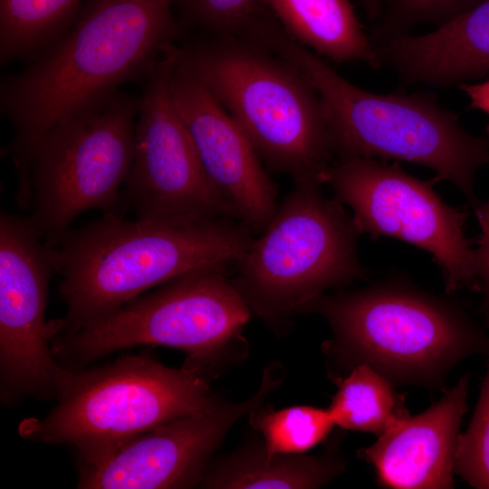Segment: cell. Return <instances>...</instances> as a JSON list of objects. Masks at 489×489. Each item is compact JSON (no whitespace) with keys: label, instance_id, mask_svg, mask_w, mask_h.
Returning a JSON list of instances; mask_svg holds the SVG:
<instances>
[{"label":"cell","instance_id":"obj_1","mask_svg":"<svg viewBox=\"0 0 489 489\" xmlns=\"http://www.w3.org/2000/svg\"><path fill=\"white\" fill-rule=\"evenodd\" d=\"M174 0H87L72 25L35 62L0 86L2 114L14 129L2 149L29 187L35 149L55 125L108 101L126 82L146 81L178 35Z\"/></svg>","mask_w":489,"mask_h":489},{"label":"cell","instance_id":"obj_2","mask_svg":"<svg viewBox=\"0 0 489 489\" xmlns=\"http://www.w3.org/2000/svg\"><path fill=\"white\" fill-rule=\"evenodd\" d=\"M254 239L232 217L127 220L120 213L68 230L51 248L63 319L49 321L50 338L69 335L110 316L144 292L195 268L235 266Z\"/></svg>","mask_w":489,"mask_h":489},{"label":"cell","instance_id":"obj_3","mask_svg":"<svg viewBox=\"0 0 489 489\" xmlns=\"http://www.w3.org/2000/svg\"><path fill=\"white\" fill-rule=\"evenodd\" d=\"M302 313L327 321L332 339L323 350L339 366L366 364L395 385L438 388L459 362L489 354L487 328L462 302L432 294L403 274L320 294Z\"/></svg>","mask_w":489,"mask_h":489},{"label":"cell","instance_id":"obj_4","mask_svg":"<svg viewBox=\"0 0 489 489\" xmlns=\"http://www.w3.org/2000/svg\"><path fill=\"white\" fill-rule=\"evenodd\" d=\"M263 41L293 63L317 91L335 159L421 165L433 170L438 182L453 184L471 207L477 204L475 179L489 163V139L466 131L459 115L443 108L433 93L380 94L360 88L277 24L265 29Z\"/></svg>","mask_w":489,"mask_h":489},{"label":"cell","instance_id":"obj_5","mask_svg":"<svg viewBox=\"0 0 489 489\" xmlns=\"http://www.w3.org/2000/svg\"><path fill=\"white\" fill-rule=\"evenodd\" d=\"M228 112L272 171L293 182L322 178L335 160L321 99L290 61L249 36L171 44Z\"/></svg>","mask_w":489,"mask_h":489},{"label":"cell","instance_id":"obj_6","mask_svg":"<svg viewBox=\"0 0 489 489\" xmlns=\"http://www.w3.org/2000/svg\"><path fill=\"white\" fill-rule=\"evenodd\" d=\"M210 378L148 355H128L91 369L60 374L56 406L43 417L18 425L24 440L66 445L78 461H91L177 417L214 408Z\"/></svg>","mask_w":489,"mask_h":489},{"label":"cell","instance_id":"obj_7","mask_svg":"<svg viewBox=\"0 0 489 489\" xmlns=\"http://www.w3.org/2000/svg\"><path fill=\"white\" fill-rule=\"evenodd\" d=\"M321 184L297 181L265 230L235 264L232 282L252 313L276 332L302 305L331 289L369 277L358 255L352 215Z\"/></svg>","mask_w":489,"mask_h":489},{"label":"cell","instance_id":"obj_8","mask_svg":"<svg viewBox=\"0 0 489 489\" xmlns=\"http://www.w3.org/2000/svg\"><path fill=\"white\" fill-rule=\"evenodd\" d=\"M230 266L195 268L91 327L53 336V352L64 368L79 369L116 351L165 346L186 352L183 366L212 379L223 355L243 341L252 313L228 276Z\"/></svg>","mask_w":489,"mask_h":489},{"label":"cell","instance_id":"obj_9","mask_svg":"<svg viewBox=\"0 0 489 489\" xmlns=\"http://www.w3.org/2000/svg\"><path fill=\"white\" fill-rule=\"evenodd\" d=\"M140 98L117 91L101 106L62 121L41 139L30 168V216L54 247L90 209L120 213Z\"/></svg>","mask_w":489,"mask_h":489},{"label":"cell","instance_id":"obj_10","mask_svg":"<svg viewBox=\"0 0 489 489\" xmlns=\"http://www.w3.org/2000/svg\"><path fill=\"white\" fill-rule=\"evenodd\" d=\"M322 182L351 209L361 235L395 238L428 252L441 269L446 294L464 288L479 292L475 250L465 231L468 213L435 192V177L417 178L399 161L344 158L333 161Z\"/></svg>","mask_w":489,"mask_h":489},{"label":"cell","instance_id":"obj_11","mask_svg":"<svg viewBox=\"0 0 489 489\" xmlns=\"http://www.w3.org/2000/svg\"><path fill=\"white\" fill-rule=\"evenodd\" d=\"M172 64L167 45L146 79L123 202L139 219L235 218L214 191L175 106L169 86Z\"/></svg>","mask_w":489,"mask_h":489},{"label":"cell","instance_id":"obj_12","mask_svg":"<svg viewBox=\"0 0 489 489\" xmlns=\"http://www.w3.org/2000/svg\"><path fill=\"white\" fill-rule=\"evenodd\" d=\"M55 273L51 247L30 216L0 215V400L50 398L63 366L54 356L45 320Z\"/></svg>","mask_w":489,"mask_h":489},{"label":"cell","instance_id":"obj_13","mask_svg":"<svg viewBox=\"0 0 489 489\" xmlns=\"http://www.w3.org/2000/svg\"><path fill=\"white\" fill-rule=\"evenodd\" d=\"M283 369L272 363L247 400L223 403L182 416L144 432L104 455L78 461L82 489H166L200 484L209 458L226 432L262 405L282 382Z\"/></svg>","mask_w":489,"mask_h":489},{"label":"cell","instance_id":"obj_14","mask_svg":"<svg viewBox=\"0 0 489 489\" xmlns=\"http://www.w3.org/2000/svg\"><path fill=\"white\" fill-rule=\"evenodd\" d=\"M171 44V95L207 178L233 216L259 235L277 210V186L248 138L195 73L177 60Z\"/></svg>","mask_w":489,"mask_h":489},{"label":"cell","instance_id":"obj_15","mask_svg":"<svg viewBox=\"0 0 489 489\" xmlns=\"http://www.w3.org/2000/svg\"><path fill=\"white\" fill-rule=\"evenodd\" d=\"M468 373L427 410L392 424L358 456L370 464L378 484L395 489L453 488L460 427L468 410Z\"/></svg>","mask_w":489,"mask_h":489},{"label":"cell","instance_id":"obj_16","mask_svg":"<svg viewBox=\"0 0 489 489\" xmlns=\"http://www.w3.org/2000/svg\"><path fill=\"white\" fill-rule=\"evenodd\" d=\"M381 68L404 85L457 86L489 75V0L434 31L399 34L375 44Z\"/></svg>","mask_w":489,"mask_h":489},{"label":"cell","instance_id":"obj_17","mask_svg":"<svg viewBox=\"0 0 489 489\" xmlns=\"http://www.w3.org/2000/svg\"><path fill=\"white\" fill-rule=\"evenodd\" d=\"M283 29L321 57L337 63L360 62L372 69L380 63L370 37L350 0H264Z\"/></svg>","mask_w":489,"mask_h":489},{"label":"cell","instance_id":"obj_18","mask_svg":"<svg viewBox=\"0 0 489 489\" xmlns=\"http://www.w3.org/2000/svg\"><path fill=\"white\" fill-rule=\"evenodd\" d=\"M345 469L334 446L319 455H267L264 443H249L213 466L200 483L215 489H306L325 485Z\"/></svg>","mask_w":489,"mask_h":489},{"label":"cell","instance_id":"obj_19","mask_svg":"<svg viewBox=\"0 0 489 489\" xmlns=\"http://www.w3.org/2000/svg\"><path fill=\"white\" fill-rule=\"evenodd\" d=\"M84 0H0V62L35 59L76 20Z\"/></svg>","mask_w":489,"mask_h":489},{"label":"cell","instance_id":"obj_20","mask_svg":"<svg viewBox=\"0 0 489 489\" xmlns=\"http://www.w3.org/2000/svg\"><path fill=\"white\" fill-rule=\"evenodd\" d=\"M334 382L338 389L328 411L335 426L343 429L379 436L409 413L394 384L366 364L355 366L345 377H335Z\"/></svg>","mask_w":489,"mask_h":489},{"label":"cell","instance_id":"obj_21","mask_svg":"<svg viewBox=\"0 0 489 489\" xmlns=\"http://www.w3.org/2000/svg\"><path fill=\"white\" fill-rule=\"evenodd\" d=\"M249 422L263 436L267 455L302 454L322 442L335 426L328 408L304 405L274 410L262 404L249 413Z\"/></svg>","mask_w":489,"mask_h":489},{"label":"cell","instance_id":"obj_22","mask_svg":"<svg viewBox=\"0 0 489 489\" xmlns=\"http://www.w3.org/2000/svg\"><path fill=\"white\" fill-rule=\"evenodd\" d=\"M480 394L466 430L460 434L454 473L476 489H489V354Z\"/></svg>","mask_w":489,"mask_h":489},{"label":"cell","instance_id":"obj_23","mask_svg":"<svg viewBox=\"0 0 489 489\" xmlns=\"http://www.w3.org/2000/svg\"><path fill=\"white\" fill-rule=\"evenodd\" d=\"M483 0H387L380 22L371 34L373 44L409 34L423 24L441 25L474 7Z\"/></svg>","mask_w":489,"mask_h":489},{"label":"cell","instance_id":"obj_24","mask_svg":"<svg viewBox=\"0 0 489 489\" xmlns=\"http://www.w3.org/2000/svg\"><path fill=\"white\" fill-rule=\"evenodd\" d=\"M187 19L213 36L243 35L259 16V0H174Z\"/></svg>","mask_w":489,"mask_h":489},{"label":"cell","instance_id":"obj_25","mask_svg":"<svg viewBox=\"0 0 489 489\" xmlns=\"http://www.w3.org/2000/svg\"><path fill=\"white\" fill-rule=\"evenodd\" d=\"M485 135L489 139V123L485 128ZM481 228V235L475 250V267L479 283L482 300L478 313L484 326L489 329V199L479 200L472 207Z\"/></svg>","mask_w":489,"mask_h":489},{"label":"cell","instance_id":"obj_26","mask_svg":"<svg viewBox=\"0 0 489 489\" xmlns=\"http://www.w3.org/2000/svg\"><path fill=\"white\" fill-rule=\"evenodd\" d=\"M456 87L468 98V109L489 115V80L478 83L464 82Z\"/></svg>","mask_w":489,"mask_h":489},{"label":"cell","instance_id":"obj_27","mask_svg":"<svg viewBox=\"0 0 489 489\" xmlns=\"http://www.w3.org/2000/svg\"><path fill=\"white\" fill-rule=\"evenodd\" d=\"M387 0H360L370 20L380 18Z\"/></svg>","mask_w":489,"mask_h":489}]
</instances>
